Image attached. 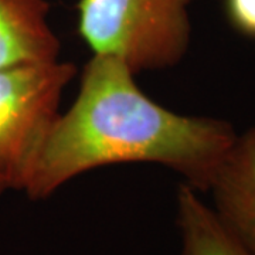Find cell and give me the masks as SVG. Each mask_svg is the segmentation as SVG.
I'll return each instance as SVG.
<instances>
[{
	"label": "cell",
	"instance_id": "8992f818",
	"mask_svg": "<svg viewBox=\"0 0 255 255\" xmlns=\"http://www.w3.org/2000/svg\"><path fill=\"white\" fill-rule=\"evenodd\" d=\"M180 255H251L220 221L200 191L182 183L176 193Z\"/></svg>",
	"mask_w": 255,
	"mask_h": 255
},
{
	"label": "cell",
	"instance_id": "52a82bcc",
	"mask_svg": "<svg viewBox=\"0 0 255 255\" xmlns=\"http://www.w3.org/2000/svg\"><path fill=\"white\" fill-rule=\"evenodd\" d=\"M223 10L230 27L255 41V0H223Z\"/></svg>",
	"mask_w": 255,
	"mask_h": 255
},
{
	"label": "cell",
	"instance_id": "5b68a950",
	"mask_svg": "<svg viewBox=\"0 0 255 255\" xmlns=\"http://www.w3.org/2000/svg\"><path fill=\"white\" fill-rule=\"evenodd\" d=\"M47 0H0V70L60 58Z\"/></svg>",
	"mask_w": 255,
	"mask_h": 255
},
{
	"label": "cell",
	"instance_id": "6da1fadb",
	"mask_svg": "<svg viewBox=\"0 0 255 255\" xmlns=\"http://www.w3.org/2000/svg\"><path fill=\"white\" fill-rule=\"evenodd\" d=\"M236 137L227 121L169 110L137 85L127 64L92 55L75 100L54 119L18 191L46 200L90 170L147 163L206 193Z\"/></svg>",
	"mask_w": 255,
	"mask_h": 255
},
{
	"label": "cell",
	"instance_id": "7a4b0ae2",
	"mask_svg": "<svg viewBox=\"0 0 255 255\" xmlns=\"http://www.w3.org/2000/svg\"><path fill=\"white\" fill-rule=\"evenodd\" d=\"M194 0H78L77 33L92 55L133 71H160L184 58Z\"/></svg>",
	"mask_w": 255,
	"mask_h": 255
},
{
	"label": "cell",
	"instance_id": "277c9868",
	"mask_svg": "<svg viewBox=\"0 0 255 255\" xmlns=\"http://www.w3.org/2000/svg\"><path fill=\"white\" fill-rule=\"evenodd\" d=\"M206 193L220 221L255 255V127L237 135Z\"/></svg>",
	"mask_w": 255,
	"mask_h": 255
},
{
	"label": "cell",
	"instance_id": "3957f363",
	"mask_svg": "<svg viewBox=\"0 0 255 255\" xmlns=\"http://www.w3.org/2000/svg\"><path fill=\"white\" fill-rule=\"evenodd\" d=\"M75 74L61 58L0 70V194L20 190Z\"/></svg>",
	"mask_w": 255,
	"mask_h": 255
}]
</instances>
